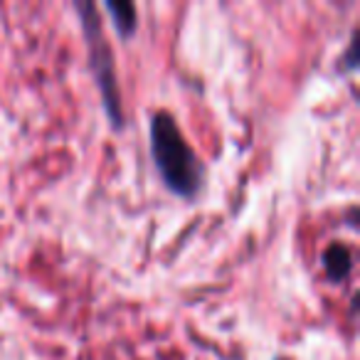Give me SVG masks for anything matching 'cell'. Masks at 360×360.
Segmentation results:
<instances>
[{
  "label": "cell",
  "instance_id": "3957f363",
  "mask_svg": "<svg viewBox=\"0 0 360 360\" xmlns=\"http://www.w3.org/2000/svg\"><path fill=\"white\" fill-rule=\"evenodd\" d=\"M104 11L109 13L111 25L121 40H131L139 32V11L131 0H104Z\"/></svg>",
  "mask_w": 360,
  "mask_h": 360
},
{
  "label": "cell",
  "instance_id": "6da1fadb",
  "mask_svg": "<svg viewBox=\"0 0 360 360\" xmlns=\"http://www.w3.org/2000/svg\"><path fill=\"white\" fill-rule=\"evenodd\" d=\"M150 155L163 186L183 200H195L205 186V163L198 158L170 111L150 116Z\"/></svg>",
  "mask_w": 360,
  "mask_h": 360
},
{
  "label": "cell",
  "instance_id": "8992f818",
  "mask_svg": "<svg viewBox=\"0 0 360 360\" xmlns=\"http://www.w3.org/2000/svg\"><path fill=\"white\" fill-rule=\"evenodd\" d=\"M276 360H289V358H276Z\"/></svg>",
  "mask_w": 360,
  "mask_h": 360
},
{
  "label": "cell",
  "instance_id": "5b68a950",
  "mask_svg": "<svg viewBox=\"0 0 360 360\" xmlns=\"http://www.w3.org/2000/svg\"><path fill=\"white\" fill-rule=\"evenodd\" d=\"M358 27L353 30V37H350V42H348V50L340 55V62H338V70L343 72V75H350V72H355L358 70V65H360V57H358Z\"/></svg>",
  "mask_w": 360,
  "mask_h": 360
},
{
  "label": "cell",
  "instance_id": "7a4b0ae2",
  "mask_svg": "<svg viewBox=\"0 0 360 360\" xmlns=\"http://www.w3.org/2000/svg\"><path fill=\"white\" fill-rule=\"evenodd\" d=\"M72 6H75L77 15H79V25L82 32H84L86 57H89L86 62H89L96 89H99L106 121H109V126L114 131H121L126 126L124 99H121V86L119 79H116L114 50H111L109 40H106L99 6H96L94 0H75Z\"/></svg>",
  "mask_w": 360,
  "mask_h": 360
},
{
  "label": "cell",
  "instance_id": "277c9868",
  "mask_svg": "<svg viewBox=\"0 0 360 360\" xmlns=\"http://www.w3.org/2000/svg\"><path fill=\"white\" fill-rule=\"evenodd\" d=\"M321 264L330 281H343L353 271V255L343 242H330L321 255Z\"/></svg>",
  "mask_w": 360,
  "mask_h": 360
}]
</instances>
